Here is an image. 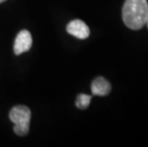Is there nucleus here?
<instances>
[{
	"label": "nucleus",
	"instance_id": "f257e3e1",
	"mask_svg": "<svg viewBox=\"0 0 148 147\" xmlns=\"http://www.w3.org/2000/svg\"><path fill=\"white\" fill-rule=\"evenodd\" d=\"M148 17L147 0H125L122 7V20L131 30H140Z\"/></svg>",
	"mask_w": 148,
	"mask_h": 147
},
{
	"label": "nucleus",
	"instance_id": "f03ea898",
	"mask_svg": "<svg viewBox=\"0 0 148 147\" xmlns=\"http://www.w3.org/2000/svg\"><path fill=\"white\" fill-rule=\"evenodd\" d=\"M31 110L25 105H16L9 113L10 120L14 124V132L17 136L24 137L29 133L30 120H31Z\"/></svg>",
	"mask_w": 148,
	"mask_h": 147
},
{
	"label": "nucleus",
	"instance_id": "7ed1b4c3",
	"mask_svg": "<svg viewBox=\"0 0 148 147\" xmlns=\"http://www.w3.org/2000/svg\"><path fill=\"white\" fill-rule=\"evenodd\" d=\"M33 44L32 34L27 30H22L17 34L14 44V55H19L23 53L29 51Z\"/></svg>",
	"mask_w": 148,
	"mask_h": 147
},
{
	"label": "nucleus",
	"instance_id": "20e7f679",
	"mask_svg": "<svg viewBox=\"0 0 148 147\" xmlns=\"http://www.w3.org/2000/svg\"><path fill=\"white\" fill-rule=\"evenodd\" d=\"M66 30H67L68 34H70L71 36L77 37L78 39H86L90 36L89 27L87 26L86 23L79 19L72 20L67 25Z\"/></svg>",
	"mask_w": 148,
	"mask_h": 147
},
{
	"label": "nucleus",
	"instance_id": "39448f33",
	"mask_svg": "<svg viewBox=\"0 0 148 147\" xmlns=\"http://www.w3.org/2000/svg\"><path fill=\"white\" fill-rule=\"evenodd\" d=\"M111 89L112 86L110 82L102 77H99L93 80L92 85H91V90H92V94L94 96H107L111 92Z\"/></svg>",
	"mask_w": 148,
	"mask_h": 147
},
{
	"label": "nucleus",
	"instance_id": "423d86ee",
	"mask_svg": "<svg viewBox=\"0 0 148 147\" xmlns=\"http://www.w3.org/2000/svg\"><path fill=\"white\" fill-rule=\"evenodd\" d=\"M91 99H92V96H91L86 95V94H79V95L77 96L75 106H77V108L81 109V110L87 109L88 107H89Z\"/></svg>",
	"mask_w": 148,
	"mask_h": 147
},
{
	"label": "nucleus",
	"instance_id": "0eeeda50",
	"mask_svg": "<svg viewBox=\"0 0 148 147\" xmlns=\"http://www.w3.org/2000/svg\"><path fill=\"white\" fill-rule=\"evenodd\" d=\"M145 25H146L147 28H148V17H147V20H146V24H145Z\"/></svg>",
	"mask_w": 148,
	"mask_h": 147
},
{
	"label": "nucleus",
	"instance_id": "6e6552de",
	"mask_svg": "<svg viewBox=\"0 0 148 147\" xmlns=\"http://www.w3.org/2000/svg\"><path fill=\"white\" fill-rule=\"evenodd\" d=\"M6 0H0V3H3V2H5Z\"/></svg>",
	"mask_w": 148,
	"mask_h": 147
}]
</instances>
